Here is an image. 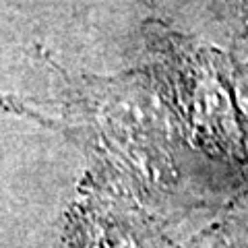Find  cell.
<instances>
[{"label": "cell", "instance_id": "obj_1", "mask_svg": "<svg viewBox=\"0 0 248 248\" xmlns=\"http://www.w3.org/2000/svg\"><path fill=\"white\" fill-rule=\"evenodd\" d=\"M244 230H240L234 236V242H232V248H248V223H244Z\"/></svg>", "mask_w": 248, "mask_h": 248}]
</instances>
